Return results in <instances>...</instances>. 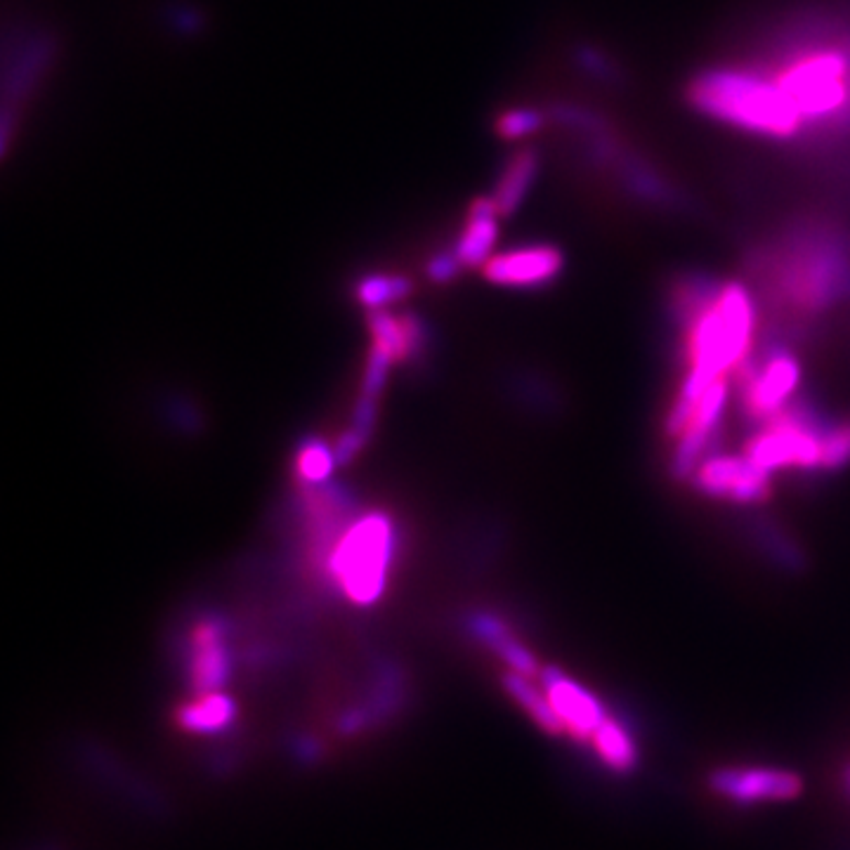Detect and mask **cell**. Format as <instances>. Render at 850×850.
Segmentation results:
<instances>
[{
  "label": "cell",
  "mask_w": 850,
  "mask_h": 850,
  "mask_svg": "<svg viewBox=\"0 0 850 850\" xmlns=\"http://www.w3.org/2000/svg\"><path fill=\"white\" fill-rule=\"evenodd\" d=\"M398 527L381 511H369L340 529L326 553V574L357 607L383 597L388 577L398 560Z\"/></svg>",
  "instance_id": "obj_5"
},
{
  "label": "cell",
  "mask_w": 850,
  "mask_h": 850,
  "mask_svg": "<svg viewBox=\"0 0 850 850\" xmlns=\"http://www.w3.org/2000/svg\"><path fill=\"white\" fill-rule=\"evenodd\" d=\"M461 270L463 265L459 258H456L454 250H439V254H435L428 260V265H425V275H428V279L435 283H449L459 277Z\"/></svg>",
  "instance_id": "obj_25"
},
{
  "label": "cell",
  "mask_w": 850,
  "mask_h": 850,
  "mask_svg": "<svg viewBox=\"0 0 850 850\" xmlns=\"http://www.w3.org/2000/svg\"><path fill=\"white\" fill-rule=\"evenodd\" d=\"M338 466L336 451L320 437H307L295 454V476L305 484H324Z\"/></svg>",
  "instance_id": "obj_22"
},
{
  "label": "cell",
  "mask_w": 850,
  "mask_h": 850,
  "mask_svg": "<svg viewBox=\"0 0 850 850\" xmlns=\"http://www.w3.org/2000/svg\"><path fill=\"white\" fill-rule=\"evenodd\" d=\"M539 683L546 690L564 735L577 742H591L593 732L609 714L603 700L553 664L541 667Z\"/></svg>",
  "instance_id": "obj_11"
},
{
  "label": "cell",
  "mask_w": 850,
  "mask_h": 850,
  "mask_svg": "<svg viewBox=\"0 0 850 850\" xmlns=\"http://www.w3.org/2000/svg\"><path fill=\"white\" fill-rule=\"evenodd\" d=\"M690 482L700 494L737 506H761L775 490L773 476L745 454H708Z\"/></svg>",
  "instance_id": "obj_8"
},
{
  "label": "cell",
  "mask_w": 850,
  "mask_h": 850,
  "mask_svg": "<svg viewBox=\"0 0 850 850\" xmlns=\"http://www.w3.org/2000/svg\"><path fill=\"white\" fill-rule=\"evenodd\" d=\"M239 714L236 702L223 690L194 695L176 708V726L189 735H220L225 732Z\"/></svg>",
  "instance_id": "obj_17"
},
{
  "label": "cell",
  "mask_w": 850,
  "mask_h": 850,
  "mask_svg": "<svg viewBox=\"0 0 850 850\" xmlns=\"http://www.w3.org/2000/svg\"><path fill=\"white\" fill-rule=\"evenodd\" d=\"M708 790L735 806H768L803 794V778L773 765H720L706 778Z\"/></svg>",
  "instance_id": "obj_9"
},
{
  "label": "cell",
  "mask_w": 850,
  "mask_h": 850,
  "mask_svg": "<svg viewBox=\"0 0 850 850\" xmlns=\"http://www.w3.org/2000/svg\"><path fill=\"white\" fill-rule=\"evenodd\" d=\"M232 673L227 645V622L217 614H206L194 624L189 636V683L194 695L223 690Z\"/></svg>",
  "instance_id": "obj_13"
},
{
  "label": "cell",
  "mask_w": 850,
  "mask_h": 850,
  "mask_svg": "<svg viewBox=\"0 0 850 850\" xmlns=\"http://www.w3.org/2000/svg\"><path fill=\"white\" fill-rule=\"evenodd\" d=\"M753 270L768 295L801 314L831 310L850 293L843 248L820 227H796L756 250Z\"/></svg>",
  "instance_id": "obj_2"
},
{
  "label": "cell",
  "mask_w": 850,
  "mask_h": 850,
  "mask_svg": "<svg viewBox=\"0 0 850 850\" xmlns=\"http://www.w3.org/2000/svg\"><path fill=\"white\" fill-rule=\"evenodd\" d=\"M591 747L601 763L614 775L634 773L640 761V749L634 732L626 728V723L617 716L607 714L591 737Z\"/></svg>",
  "instance_id": "obj_18"
},
{
  "label": "cell",
  "mask_w": 850,
  "mask_h": 850,
  "mask_svg": "<svg viewBox=\"0 0 850 850\" xmlns=\"http://www.w3.org/2000/svg\"><path fill=\"white\" fill-rule=\"evenodd\" d=\"M564 270L562 250L550 244H527L494 254L482 265V277L501 289H541Z\"/></svg>",
  "instance_id": "obj_12"
},
{
  "label": "cell",
  "mask_w": 850,
  "mask_h": 850,
  "mask_svg": "<svg viewBox=\"0 0 850 850\" xmlns=\"http://www.w3.org/2000/svg\"><path fill=\"white\" fill-rule=\"evenodd\" d=\"M730 402V383L728 378H720L712 388L704 392L695 414H692L685 430L679 439H673L675 447L669 459V472L673 480H690L695 476L700 463L712 454V447L720 433V423L726 418V409Z\"/></svg>",
  "instance_id": "obj_10"
},
{
  "label": "cell",
  "mask_w": 850,
  "mask_h": 850,
  "mask_svg": "<svg viewBox=\"0 0 850 850\" xmlns=\"http://www.w3.org/2000/svg\"><path fill=\"white\" fill-rule=\"evenodd\" d=\"M468 634L476 638L480 645H484L501 664H506L508 671L529 675V679H539L541 664L537 655H534L525 640L519 638L513 626L501 617V614L492 609H476L466 617Z\"/></svg>",
  "instance_id": "obj_14"
},
{
  "label": "cell",
  "mask_w": 850,
  "mask_h": 850,
  "mask_svg": "<svg viewBox=\"0 0 850 850\" xmlns=\"http://www.w3.org/2000/svg\"><path fill=\"white\" fill-rule=\"evenodd\" d=\"M850 468V416L831 418L823 437L820 472H843Z\"/></svg>",
  "instance_id": "obj_23"
},
{
  "label": "cell",
  "mask_w": 850,
  "mask_h": 850,
  "mask_svg": "<svg viewBox=\"0 0 850 850\" xmlns=\"http://www.w3.org/2000/svg\"><path fill=\"white\" fill-rule=\"evenodd\" d=\"M501 685H503V690H506V695L534 720V726L541 728L550 737L564 735L539 679H529V675H523V673L503 671Z\"/></svg>",
  "instance_id": "obj_20"
},
{
  "label": "cell",
  "mask_w": 850,
  "mask_h": 850,
  "mask_svg": "<svg viewBox=\"0 0 850 850\" xmlns=\"http://www.w3.org/2000/svg\"><path fill=\"white\" fill-rule=\"evenodd\" d=\"M841 790L850 798V761H846V765L841 768Z\"/></svg>",
  "instance_id": "obj_26"
},
{
  "label": "cell",
  "mask_w": 850,
  "mask_h": 850,
  "mask_svg": "<svg viewBox=\"0 0 850 850\" xmlns=\"http://www.w3.org/2000/svg\"><path fill=\"white\" fill-rule=\"evenodd\" d=\"M541 125V114L532 112V109H511L503 112L496 121V133L503 139H519L527 137Z\"/></svg>",
  "instance_id": "obj_24"
},
{
  "label": "cell",
  "mask_w": 850,
  "mask_h": 850,
  "mask_svg": "<svg viewBox=\"0 0 850 850\" xmlns=\"http://www.w3.org/2000/svg\"><path fill=\"white\" fill-rule=\"evenodd\" d=\"M801 376V361L790 345H765L735 371L739 409L749 421L759 423L778 416L796 400Z\"/></svg>",
  "instance_id": "obj_7"
},
{
  "label": "cell",
  "mask_w": 850,
  "mask_h": 850,
  "mask_svg": "<svg viewBox=\"0 0 850 850\" xmlns=\"http://www.w3.org/2000/svg\"><path fill=\"white\" fill-rule=\"evenodd\" d=\"M499 209L492 197H478L470 203L463 230L454 244V254L463 267H480L494 256V246L499 239Z\"/></svg>",
  "instance_id": "obj_15"
},
{
  "label": "cell",
  "mask_w": 850,
  "mask_h": 850,
  "mask_svg": "<svg viewBox=\"0 0 850 850\" xmlns=\"http://www.w3.org/2000/svg\"><path fill=\"white\" fill-rule=\"evenodd\" d=\"M371 348L385 353L392 361L412 359L425 345V331L414 314H395L390 310L369 312Z\"/></svg>",
  "instance_id": "obj_16"
},
{
  "label": "cell",
  "mask_w": 850,
  "mask_h": 850,
  "mask_svg": "<svg viewBox=\"0 0 850 850\" xmlns=\"http://www.w3.org/2000/svg\"><path fill=\"white\" fill-rule=\"evenodd\" d=\"M761 69L794 109L803 133L850 125V45L841 38H798Z\"/></svg>",
  "instance_id": "obj_3"
},
{
  "label": "cell",
  "mask_w": 850,
  "mask_h": 850,
  "mask_svg": "<svg viewBox=\"0 0 850 850\" xmlns=\"http://www.w3.org/2000/svg\"><path fill=\"white\" fill-rule=\"evenodd\" d=\"M414 293V283L404 275L373 272L355 283V301L369 312L388 310L390 305L406 301Z\"/></svg>",
  "instance_id": "obj_21"
},
{
  "label": "cell",
  "mask_w": 850,
  "mask_h": 850,
  "mask_svg": "<svg viewBox=\"0 0 850 850\" xmlns=\"http://www.w3.org/2000/svg\"><path fill=\"white\" fill-rule=\"evenodd\" d=\"M669 314L681 331L685 361L664 416V433L675 439L685 430L704 392L737 371L753 353L759 310L747 283L687 272L671 283Z\"/></svg>",
  "instance_id": "obj_1"
},
{
  "label": "cell",
  "mask_w": 850,
  "mask_h": 850,
  "mask_svg": "<svg viewBox=\"0 0 850 850\" xmlns=\"http://www.w3.org/2000/svg\"><path fill=\"white\" fill-rule=\"evenodd\" d=\"M537 176H539V159L532 149H519L511 156L508 164L503 166L492 192V201L499 209L501 217H508L523 206Z\"/></svg>",
  "instance_id": "obj_19"
},
{
  "label": "cell",
  "mask_w": 850,
  "mask_h": 850,
  "mask_svg": "<svg viewBox=\"0 0 850 850\" xmlns=\"http://www.w3.org/2000/svg\"><path fill=\"white\" fill-rule=\"evenodd\" d=\"M690 102L742 133L792 139L803 133L794 109L761 67L737 65L702 71L690 86Z\"/></svg>",
  "instance_id": "obj_4"
},
{
  "label": "cell",
  "mask_w": 850,
  "mask_h": 850,
  "mask_svg": "<svg viewBox=\"0 0 850 850\" xmlns=\"http://www.w3.org/2000/svg\"><path fill=\"white\" fill-rule=\"evenodd\" d=\"M829 416L806 398H796L778 416L761 423L745 443V456L756 466L775 472H820L823 437Z\"/></svg>",
  "instance_id": "obj_6"
}]
</instances>
